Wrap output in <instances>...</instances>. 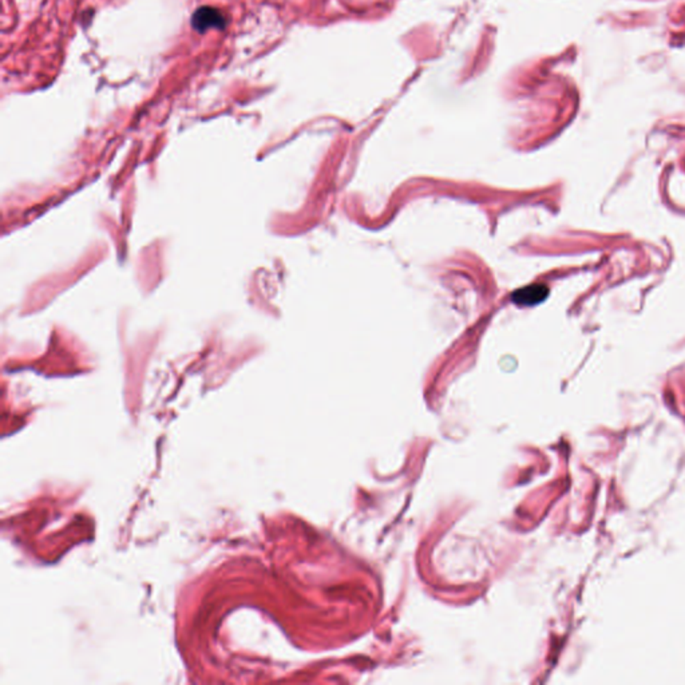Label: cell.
Returning <instances> with one entry per match:
<instances>
[{"mask_svg": "<svg viewBox=\"0 0 685 685\" xmlns=\"http://www.w3.org/2000/svg\"><path fill=\"white\" fill-rule=\"evenodd\" d=\"M191 26L198 33H205L210 28L223 30L227 26L225 15L214 7H200L191 17Z\"/></svg>", "mask_w": 685, "mask_h": 685, "instance_id": "obj_1", "label": "cell"}, {"mask_svg": "<svg viewBox=\"0 0 685 685\" xmlns=\"http://www.w3.org/2000/svg\"><path fill=\"white\" fill-rule=\"evenodd\" d=\"M549 295V288L544 284H532L517 289L512 295V300L521 306H534L542 303Z\"/></svg>", "mask_w": 685, "mask_h": 685, "instance_id": "obj_2", "label": "cell"}]
</instances>
